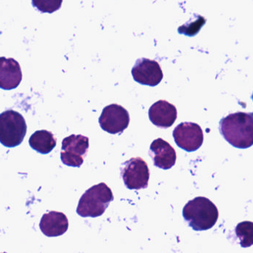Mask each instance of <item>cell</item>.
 <instances>
[{"instance_id":"obj_1","label":"cell","mask_w":253,"mask_h":253,"mask_svg":"<svg viewBox=\"0 0 253 253\" xmlns=\"http://www.w3.org/2000/svg\"><path fill=\"white\" fill-rule=\"evenodd\" d=\"M219 130L225 140L238 149L253 145V112L229 114L220 121Z\"/></svg>"},{"instance_id":"obj_2","label":"cell","mask_w":253,"mask_h":253,"mask_svg":"<svg viewBox=\"0 0 253 253\" xmlns=\"http://www.w3.org/2000/svg\"><path fill=\"white\" fill-rule=\"evenodd\" d=\"M217 207L205 197H197L189 201L183 209V216L195 231L211 229L218 219Z\"/></svg>"},{"instance_id":"obj_3","label":"cell","mask_w":253,"mask_h":253,"mask_svg":"<svg viewBox=\"0 0 253 253\" xmlns=\"http://www.w3.org/2000/svg\"><path fill=\"white\" fill-rule=\"evenodd\" d=\"M113 200V193L106 183L94 185L85 191L81 197L77 212L81 217H99L106 211Z\"/></svg>"},{"instance_id":"obj_4","label":"cell","mask_w":253,"mask_h":253,"mask_svg":"<svg viewBox=\"0 0 253 253\" xmlns=\"http://www.w3.org/2000/svg\"><path fill=\"white\" fill-rule=\"evenodd\" d=\"M27 125L23 115L14 110H7L0 115V142L6 147L14 148L23 143Z\"/></svg>"},{"instance_id":"obj_5","label":"cell","mask_w":253,"mask_h":253,"mask_svg":"<svg viewBox=\"0 0 253 253\" xmlns=\"http://www.w3.org/2000/svg\"><path fill=\"white\" fill-rule=\"evenodd\" d=\"M121 175L126 188L139 190L147 188L150 171L146 161L137 157L124 163Z\"/></svg>"},{"instance_id":"obj_6","label":"cell","mask_w":253,"mask_h":253,"mask_svg":"<svg viewBox=\"0 0 253 253\" xmlns=\"http://www.w3.org/2000/svg\"><path fill=\"white\" fill-rule=\"evenodd\" d=\"M88 148L89 140L85 136L72 134L66 137L62 143V162L68 167H81Z\"/></svg>"},{"instance_id":"obj_7","label":"cell","mask_w":253,"mask_h":253,"mask_svg":"<svg viewBox=\"0 0 253 253\" xmlns=\"http://www.w3.org/2000/svg\"><path fill=\"white\" fill-rule=\"evenodd\" d=\"M100 127L109 134H121L129 125L128 111L118 104H111L103 109L100 118Z\"/></svg>"},{"instance_id":"obj_8","label":"cell","mask_w":253,"mask_h":253,"mask_svg":"<svg viewBox=\"0 0 253 253\" xmlns=\"http://www.w3.org/2000/svg\"><path fill=\"white\" fill-rule=\"evenodd\" d=\"M173 137L177 146L188 152L198 150L204 143V133L201 127L195 123L179 124L173 131Z\"/></svg>"},{"instance_id":"obj_9","label":"cell","mask_w":253,"mask_h":253,"mask_svg":"<svg viewBox=\"0 0 253 253\" xmlns=\"http://www.w3.org/2000/svg\"><path fill=\"white\" fill-rule=\"evenodd\" d=\"M131 75L136 82L152 87L158 85L164 78V74L158 62L146 58L137 60L131 69Z\"/></svg>"},{"instance_id":"obj_10","label":"cell","mask_w":253,"mask_h":253,"mask_svg":"<svg viewBox=\"0 0 253 253\" xmlns=\"http://www.w3.org/2000/svg\"><path fill=\"white\" fill-rule=\"evenodd\" d=\"M149 156L153 160L155 167L164 170L174 167L177 160L174 148L162 138L156 139L152 142L149 149Z\"/></svg>"},{"instance_id":"obj_11","label":"cell","mask_w":253,"mask_h":253,"mask_svg":"<svg viewBox=\"0 0 253 253\" xmlns=\"http://www.w3.org/2000/svg\"><path fill=\"white\" fill-rule=\"evenodd\" d=\"M149 117L151 122L156 126L169 128L177 120V109L174 105L166 100H159L151 106Z\"/></svg>"},{"instance_id":"obj_12","label":"cell","mask_w":253,"mask_h":253,"mask_svg":"<svg viewBox=\"0 0 253 253\" xmlns=\"http://www.w3.org/2000/svg\"><path fill=\"white\" fill-rule=\"evenodd\" d=\"M0 87L4 90H12L19 86L22 79L21 68L14 59H0Z\"/></svg>"},{"instance_id":"obj_13","label":"cell","mask_w":253,"mask_h":253,"mask_svg":"<svg viewBox=\"0 0 253 253\" xmlns=\"http://www.w3.org/2000/svg\"><path fill=\"white\" fill-rule=\"evenodd\" d=\"M40 228L45 236H60L67 232L69 220L63 213L51 211L43 214L40 223Z\"/></svg>"},{"instance_id":"obj_14","label":"cell","mask_w":253,"mask_h":253,"mask_svg":"<svg viewBox=\"0 0 253 253\" xmlns=\"http://www.w3.org/2000/svg\"><path fill=\"white\" fill-rule=\"evenodd\" d=\"M31 147L42 155L50 153L57 145V140L51 131L40 130L35 131L29 139Z\"/></svg>"},{"instance_id":"obj_15","label":"cell","mask_w":253,"mask_h":253,"mask_svg":"<svg viewBox=\"0 0 253 253\" xmlns=\"http://www.w3.org/2000/svg\"><path fill=\"white\" fill-rule=\"evenodd\" d=\"M235 234L240 240V244L243 248L253 245V222L243 221L235 227Z\"/></svg>"},{"instance_id":"obj_16","label":"cell","mask_w":253,"mask_h":253,"mask_svg":"<svg viewBox=\"0 0 253 253\" xmlns=\"http://www.w3.org/2000/svg\"><path fill=\"white\" fill-rule=\"evenodd\" d=\"M63 0H32V5L41 12L52 14L61 8Z\"/></svg>"},{"instance_id":"obj_17","label":"cell","mask_w":253,"mask_h":253,"mask_svg":"<svg viewBox=\"0 0 253 253\" xmlns=\"http://www.w3.org/2000/svg\"><path fill=\"white\" fill-rule=\"evenodd\" d=\"M252 99H253V96H252Z\"/></svg>"}]
</instances>
